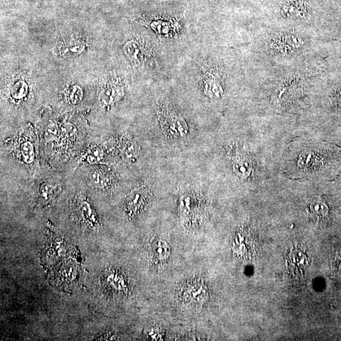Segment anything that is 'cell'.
I'll return each mask as SVG.
<instances>
[{
	"label": "cell",
	"mask_w": 341,
	"mask_h": 341,
	"mask_svg": "<svg viewBox=\"0 0 341 341\" xmlns=\"http://www.w3.org/2000/svg\"><path fill=\"white\" fill-rule=\"evenodd\" d=\"M85 44L79 39H73L63 44L59 49L60 54L64 57H75L84 51Z\"/></svg>",
	"instance_id": "obj_11"
},
{
	"label": "cell",
	"mask_w": 341,
	"mask_h": 341,
	"mask_svg": "<svg viewBox=\"0 0 341 341\" xmlns=\"http://www.w3.org/2000/svg\"><path fill=\"white\" fill-rule=\"evenodd\" d=\"M152 249L155 257L160 259H165L169 257L170 254L169 245L163 240H158L154 242Z\"/></svg>",
	"instance_id": "obj_14"
},
{
	"label": "cell",
	"mask_w": 341,
	"mask_h": 341,
	"mask_svg": "<svg viewBox=\"0 0 341 341\" xmlns=\"http://www.w3.org/2000/svg\"><path fill=\"white\" fill-rule=\"evenodd\" d=\"M22 158L27 163H31L34 158V151L33 145L29 142L24 143L20 148Z\"/></svg>",
	"instance_id": "obj_16"
},
{
	"label": "cell",
	"mask_w": 341,
	"mask_h": 341,
	"mask_svg": "<svg viewBox=\"0 0 341 341\" xmlns=\"http://www.w3.org/2000/svg\"><path fill=\"white\" fill-rule=\"evenodd\" d=\"M146 193L142 189H135L128 196L126 200V208L130 214H135L146 205Z\"/></svg>",
	"instance_id": "obj_6"
},
{
	"label": "cell",
	"mask_w": 341,
	"mask_h": 341,
	"mask_svg": "<svg viewBox=\"0 0 341 341\" xmlns=\"http://www.w3.org/2000/svg\"><path fill=\"white\" fill-rule=\"evenodd\" d=\"M307 0H284L283 3L282 13L283 16L287 18L307 19L310 16V6Z\"/></svg>",
	"instance_id": "obj_3"
},
{
	"label": "cell",
	"mask_w": 341,
	"mask_h": 341,
	"mask_svg": "<svg viewBox=\"0 0 341 341\" xmlns=\"http://www.w3.org/2000/svg\"><path fill=\"white\" fill-rule=\"evenodd\" d=\"M125 55L132 61H140L144 57L141 47L135 41L127 42L124 46Z\"/></svg>",
	"instance_id": "obj_12"
},
{
	"label": "cell",
	"mask_w": 341,
	"mask_h": 341,
	"mask_svg": "<svg viewBox=\"0 0 341 341\" xmlns=\"http://www.w3.org/2000/svg\"><path fill=\"white\" fill-rule=\"evenodd\" d=\"M300 149L298 155L293 159L287 160V170L292 174L303 177H312L321 169L323 165L322 155L321 148L318 145L309 143Z\"/></svg>",
	"instance_id": "obj_1"
},
{
	"label": "cell",
	"mask_w": 341,
	"mask_h": 341,
	"mask_svg": "<svg viewBox=\"0 0 341 341\" xmlns=\"http://www.w3.org/2000/svg\"><path fill=\"white\" fill-rule=\"evenodd\" d=\"M166 129L171 135L176 136H182L186 135L188 128L186 123L180 117L174 116H168L166 119Z\"/></svg>",
	"instance_id": "obj_8"
},
{
	"label": "cell",
	"mask_w": 341,
	"mask_h": 341,
	"mask_svg": "<svg viewBox=\"0 0 341 341\" xmlns=\"http://www.w3.org/2000/svg\"><path fill=\"white\" fill-rule=\"evenodd\" d=\"M304 45L302 38L296 34L283 33L275 36L270 42L271 50L277 54L289 55L301 49Z\"/></svg>",
	"instance_id": "obj_2"
},
{
	"label": "cell",
	"mask_w": 341,
	"mask_h": 341,
	"mask_svg": "<svg viewBox=\"0 0 341 341\" xmlns=\"http://www.w3.org/2000/svg\"><path fill=\"white\" fill-rule=\"evenodd\" d=\"M27 88L28 87H27L26 83L23 82V81H19V82L15 83L12 89L13 96L18 98V99L24 97L27 93Z\"/></svg>",
	"instance_id": "obj_17"
},
{
	"label": "cell",
	"mask_w": 341,
	"mask_h": 341,
	"mask_svg": "<svg viewBox=\"0 0 341 341\" xmlns=\"http://www.w3.org/2000/svg\"><path fill=\"white\" fill-rule=\"evenodd\" d=\"M288 263L293 268H303L306 267L308 261L306 256L299 250H294L288 256Z\"/></svg>",
	"instance_id": "obj_13"
},
{
	"label": "cell",
	"mask_w": 341,
	"mask_h": 341,
	"mask_svg": "<svg viewBox=\"0 0 341 341\" xmlns=\"http://www.w3.org/2000/svg\"><path fill=\"white\" fill-rule=\"evenodd\" d=\"M39 193L42 199L48 201L50 199L51 195H52V187L50 185L44 184L40 187Z\"/></svg>",
	"instance_id": "obj_21"
},
{
	"label": "cell",
	"mask_w": 341,
	"mask_h": 341,
	"mask_svg": "<svg viewBox=\"0 0 341 341\" xmlns=\"http://www.w3.org/2000/svg\"><path fill=\"white\" fill-rule=\"evenodd\" d=\"M76 205V213L81 222L89 227H95L98 225V219L95 210L91 205L84 200H80Z\"/></svg>",
	"instance_id": "obj_5"
},
{
	"label": "cell",
	"mask_w": 341,
	"mask_h": 341,
	"mask_svg": "<svg viewBox=\"0 0 341 341\" xmlns=\"http://www.w3.org/2000/svg\"><path fill=\"white\" fill-rule=\"evenodd\" d=\"M126 147L124 149V153L127 158H133L136 154V150L134 144L131 143H128L125 145Z\"/></svg>",
	"instance_id": "obj_22"
},
{
	"label": "cell",
	"mask_w": 341,
	"mask_h": 341,
	"mask_svg": "<svg viewBox=\"0 0 341 341\" xmlns=\"http://www.w3.org/2000/svg\"><path fill=\"white\" fill-rule=\"evenodd\" d=\"M310 209L313 214L320 216H325L328 212V208L325 205L320 202H316L311 204Z\"/></svg>",
	"instance_id": "obj_18"
},
{
	"label": "cell",
	"mask_w": 341,
	"mask_h": 341,
	"mask_svg": "<svg viewBox=\"0 0 341 341\" xmlns=\"http://www.w3.org/2000/svg\"><path fill=\"white\" fill-rule=\"evenodd\" d=\"M101 157V152L99 149L95 148L89 150V152L87 153L85 159L89 163H93L99 161Z\"/></svg>",
	"instance_id": "obj_20"
},
{
	"label": "cell",
	"mask_w": 341,
	"mask_h": 341,
	"mask_svg": "<svg viewBox=\"0 0 341 341\" xmlns=\"http://www.w3.org/2000/svg\"><path fill=\"white\" fill-rule=\"evenodd\" d=\"M122 87L114 85L110 86L102 91L100 95V101L104 104L110 105L118 101L123 95Z\"/></svg>",
	"instance_id": "obj_9"
},
{
	"label": "cell",
	"mask_w": 341,
	"mask_h": 341,
	"mask_svg": "<svg viewBox=\"0 0 341 341\" xmlns=\"http://www.w3.org/2000/svg\"><path fill=\"white\" fill-rule=\"evenodd\" d=\"M91 182L94 185L97 187H102L105 183V178L103 174L99 170H95L90 174Z\"/></svg>",
	"instance_id": "obj_19"
},
{
	"label": "cell",
	"mask_w": 341,
	"mask_h": 341,
	"mask_svg": "<svg viewBox=\"0 0 341 341\" xmlns=\"http://www.w3.org/2000/svg\"><path fill=\"white\" fill-rule=\"evenodd\" d=\"M68 102L72 104L78 103L83 97L82 89L77 86L72 87L66 94Z\"/></svg>",
	"instance_id": "obj_15"
},
{
	"label": "cell",
	"mask_w": 341,
	"mask_h": 341,
	"mask_svg": "<svg viewBox=\"0 0 341 341\" xmlns=\"http://www.w3.org/2000/svg\"><path fill=\"white\" fill-rule=\"evenodd\" d=\"M184 296L187 301L200 303L204 301L206 297V290L203 285L200 284H189L184 289Z\"/></svg>",
	"instance_id": "obj_10"
},
{
	"label": "cell",
	"mask_w": 341,
	"mask_h": 341,
	"mask_svg": "<svg viewBox=\"0 0 341 341\" xmlns=\"http://www.w3.org/2000/svg\"><path fill=\"white\" fill-rule=\"evenodd\" d=\"M205 93L210 98L221 97L223 95V87L220 78L216 75L210 74L206 76L204 82Z\"/></svg>",
	"instance_id": "obj_7"
},
{
	"label": "cell",
	"mask_w": 341,
	"mask_h": 341,
	"mask_svg": "<svg viewBox=\"0 0 341 341\" xmlns=\"http://www.w3.org/2000/svg\"><path fill=\"white\" fill-rule=\"evenodd\" d=\"M233 166L234 171L238 176L246 178L252 171V159L246 152H238L234 157Z\"/></svg>",
	"instance_id": "obj_4"
}]
</instances>
